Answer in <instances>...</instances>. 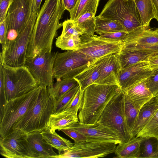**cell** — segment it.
Returning <instances> with one entry per match:
<instances>
[{"instance_id": "cell-49", "label": "cell", "mask_w": 158, "mask_h": 158, "mask_svg": "<svg viewBox=\"0 0 158 158\" xmlns=\"http://www.w3.org/2000/svg\"><path fill=\"white\" fill-rule=\"evenodd\" d=\"M155 97L156 99L158 100V93H157L156 96Z\"/></svg>"}, {"instance_id": "cell-15", "label": "cell", "mask_w": 158, "mask_h": 158, "mask_svg": "<svg viewBox=\"0 0 158 158\" xmlns=\"http://www.w3.org/2000/svg\"><path fill=\"white\" fill-rule=\"evenodd\" d=\"M123 41V47L130 50L158 52V28L139 27L128 33Z\"/></svg>"}, {"instance_id": "cell-29", "label": "cell", "mask_w": 158, "mask_h": 158, "mask_svg": "<svg viewBox=\"0 0 158 158\" xmlns=\"http://www.w3.org/2000/svg\"><path fill=\"white\" fill-rule=\"evenodd\" d=\"M139 12L142 26L149 28L151 20L155 19L152 0H135V1Z\"/></svg>"}, {"instance_id": "cell-34", "label": "cell", "mask_w": 158, "mask_h": 158, "mask_svg": "<svg viewBox=\"0 0 158 158\" xmlns=\"http://www.w3.org/2000/svg\"><path fill=\"white\" fill-rule=\"evenodd\" d=\"M80 88L78 84L60 98L55 99L52 114L64 110Z\"/></svg>"}, {"instance_id": "cell-50", "label": "cell", "mask_w": 158, "mask_h": 158, "mask_svg": "<svg viewBox=\"0 0 158 158\" xmlns=\"http://www.w3.org/2000/svg\"><path fill=\"white\" fill-rule=\"evenodd\" d=\"M133 0L134 1H135V0Z\"/></svg>"}, {"instance_id": "cell-33", "label": "cell", "mask_w": 158, "mask_h": 158, "mask_svg": "<svg viewBox=\"0 0 158 158\" xmlns=\"http://www.w3.org/2000/svg\"><path fill=\"white\" fill-rule=\"evenodd\" d=\"M95 15L93 13H86L81 16L74 23L84 31V34L92 36L95 32Z\"/></svg>"}, {"instance_id": "cell-24", "label": "cell", "mask_w": 158, "mask_h": 158, "mask_svg": "<svg viewBox=\"0 0 158 158\" xmlns=\"http://www.w3.org/2000/svg\"><path fill=\"white\" fill-rule=\"evenodd\" d=\"M79 121L77 115L72 112L64 110L51 114L47 127L52 130L61 131Z\"/></svg>"}, {"instance_id": "cell-14", "label": "cell", "mask_w": 158, "mask_h": 158, "mask_svg": "<svg viewBox=\"0 0 158 158\" xmlns=\"http://www.w3.org/2000/svg\"><path fill=\"white\" fill-rule=\"evenodd\" d=\"M33 0H14L10 6L5 19L7 34L17 36L24 29L32 13Z\"/></svg>"}, {"instance_id": "cell-37", "label": "cell", "mask_w": 158, "mask_h": 158, "mask_svg": "<svg viewBox=\"0 0 158 158\" xmlns=\"http://www.w3.org/2000/svg\"><path fill=\"white\" fill-rule=\"evenodd\" d=\"M63 30L61 35L67 37L70 35L80 36L84 34V31L70 19L65 20L62 23Z\"/></svg>"}, {"instance_id": "cell-6", "label": "cell", "mask_w": 158, "mask_h": 158, "mask_svg": "<svg viewBox=\"0 0 158 158\" xmlns=\"http://www.w3.org/2000/svg\"><path fill=\"white\" fill-rule=\"evenodd\" d=\"M0 64L4 73L6 102L23 95L39 86L25 66L12 67Z\"/></svg>"}, {"instance_id": "cell-30", "label": "cell", "mask_w": 158, "mask_h": 158, "mask_svg": "<svg viewBox=\"0 0 158 158\" xmlns=\"http://www.w3.org/2000/svg\"><path fill=\"white\" fill-rule=\"evenodd\" d=\"M123 105L125 122L128 130L131 134L135 126L140 108L135 106L130 100L124 97L123 94Z\"/></svg>"}, {"instance_id": "cell-47", "label": "cell", "mask_w": 158, "mask_h": 158, "mask_svg": "<svg viewBox=\"0 0 158 158\" xmlns=\"http://www.w3.org/2000/svg\"><path fill=\"white\" fill-rule=\"evenodd\" d=\"M42 0H33L32 12L39 14Z\"/></svg>"}, {"instance_id": "cell-28", "label": "cell", "mask_w": 158, "mask_h": 158, "mask_svg": "<svg viewBox=\"0 0 158 158\" xmlns=\"http://www.w3.org/2000/svg\"><path fill=\"white\" fill-rule=\"evenodd\" d=\"M138 158H158V139L142 137Z\"/></svg>"}, {"instance_id": "cell-42", "label": "cell", "mask_w": 158, "mask_h": 158, "mask_svg": "<svg viewBox=\"0 0 158 158\" xmlns=\"http://www.w3.org/2000/svg\"><path fill=\"white\" fill-rule=\"evenodd\" d=\"M14 0H0V23L5 19L7 10Z\"/></svg>"}, {"instance_id": "cell-48", "label": "cell", "mask_w": 158, "mask_h": 158, "mask_svg": "<svg viewBox=\"0 0 158 158\" xmlns=\"http://www.w3.org/2000/svg\"><path fill=\"white\" fill-rule=\"evenodd\" d=\"M155 15V19L158 22V0H152Z\"/></svg>"}, {"instance_id": "cell-26", "label": "cell", "mask_w": 158, "mask_h": 158, "mask_svg": "<svg viewBox=\"0 0 158 158\" xmlns=\"http://www.w3.org/2000/svg\"><path fill=\"white\" fill-rule=\"evenodd\" d=\"M142 137H135L127 143H120L116 146L114 153L120 158H138Z\"/></svg>"}, {"instance_id": "cell-17", "label": "cell", "mask_w": 158, "mask_h": 158, "mask_svg": "<svg viewBox=\"0 0 158 158\" xmlns=\"http://www.w3.org/2000/svg\"><path fill=\"white\" fill-rule=\"evenodd\" d=\"M66 128L74 129L96 140L111 142L116 144L121 143L115 133L98 122L86 124L79 121Z\"/></svg>"}, {"instance_id": "cell-12", "label": "cell", "mask_w": 158, "mask_h": 158, "mask_svg": "<svg viewBox=\"0 0 158 158\" xmlns=\"http://www.w3.org/2000/svg\"><path fill=\"white\" fill-rule=\"evenodd\" d=\"M116 145L111 142L96 140L74 143L71 148L58 154L55 158L103 157L114 153Z\"/></svg>"}, {"instance_id": "cell-11", "label": "cell", "mask_w": 158, "mask_h": 158, "mask_svg": "<svg viewBox=\"0 0 158 158\" xmlns=\"http://www.w3.org/2000/svg\"><path fill=\"white\" fill-rule=\"evenodd\" d=\"M58 52H44L26 59L25 66L39 86L50 88L53 86V69Z\"/></svg>"}, {"instance_id": "cell-31", "label": "cell", "mask_w": 158, "mask_h": 158, "mask_svg": "<svg viewBox=\"0 0 158 158\" xmlns=\"http://www.w3.org/2000/svg\"><path fill=\"white\" fill-rule=\"evenodd\" d=\"M126 31L121 23L118 20H112L96 17L95 32H101Z\"/></svg>"}, {"instance_id": "cell-36", "label": "cell", "mask_w": 158, "mask_h": 158, "mask_svg": "<svg viewBox=\"0 0 158 158\" xmlns=\"http://www.w3.org/2000/svg\"><path fill=\"white\" fill-rule=\"evenodd\" d=\"M80 43L79 36L72 35L64 37L60 35L56 40V45L64 50H77Z\"/></svg>"}, {"instance_id": "cell-46", "label": "cell", "mask_w": 158, "mask_h": 158, "mask_svg": "<svg viewBox=\"0 0 158 158\" xmlns=\"http://www.w3.org/2000/svg\"><path fill=\"white\" fill-rule=\"evenodd\" d=\"M78 0H63L66 10L69 12L72 10L75 7Z\"/></svg>"}, {"instance_id": "cell-22", "label": "cell", "mask_w": 158, "mask_h": 158, "mask_svg": "<svg viewBox=\"0 0 158 158\" xmlns=\"http://www.w3.org/2000/svg\"><path fill=\"white\" fill-rule=\"evenodd\" d=\"M158 110V100L152 98L140 108L134 127L131 133L133 138L143 127Z\"/></svg>"}, {"instance_id": "cell-39", "label": "cell", "mask_w": 158, "mask_h": 158, "mask_svg": "<svg viewBox=\"0 0 158 158\" xmlns=\"http://www.w3.org/2000/svg\"><path fill=\"white\" fill-rule=\"evenodd\" d=\"M61 131L73 139L74 143L90 140H96L72 129L66 128L61 130Z\"/></svg>"}, {"instance_id": "cell-4", "label": "cell", "mask_w": 158, "mask_h": 158, "mask_svg": "<svg viewBox=\"0 0 158 158\" xmlns=\"http://www.w3.org/2000/svg\"><path fill=\"white\" fill-rule=\"evenodd\" d=\"M98 16L119 21L128 33L143 26L139 12L133 0H109Z\"/></svg>"}, {"instance_id": "cell-16", "label": "cell", "mask_w": 158, "mask_h": 158, "mask_svg": "<svg viewBox=\"0 0 158 158\" xmlns=\"http://www.w3.org/2000/svg\"><path fill=\"white\" fill-rule=\"evenodd\" d=\"M154 72L148 61H141L121 69L118 77V85L123 91L138 82L147 79Z\"/></svg>"}, {"instance_id": "cell-7", "label": "cell", "mask_w": 158, "mask_h": 158, "mask_svg": "<svg viewBox=\"0 0 158 158\" xmlns=\"http://www.w3.org/2000/svg\"><path fill=\"white\" fill-rule=\"evenodd\" d=\"M41 87L39 86L23 95L7 101L0 107V138L13 131L14 125L26 112Z\"/></svg>"}, {"instance_id": "cell-32", "label": "cell", "mask_w": 158, "mask_h": 158, "mask_svg": "<svg viewBox=\"0 0 158 158\" xmlns=\"http://www.w3.org/2000/svg\"><path fill=\"white\" fill-rule=\"evenodd\" d=\"M79 83L74 78L56 80L52 87L49 88L55 99H57L77 85Z\"/></svg>"}, {"instance_id": "cell-23", "label": "cell", "mask_w": 158, "mask_h": 158, "mask_svg": "<svg viewBox=\"0 0 158 158\" xmlns=\"http://www.w3.org/2000/svg\"><path fill=\"white\" fill-rule=\"evenodd\" d=\"M158 52L130 50L123 47L118 53L121 69H124L139 62L148 61L153 55Z\"/></svg>"}, {"instance_id": "cell-1", "label": "cell", "mask_w": 158, "mask_h": 158, "mask_svg": "<svg viewBox=\"0 0 158 158\" xmlns=\"http://www.w3.org/2000/svg\"><path fill=\"white\" fill-rule=\"evenodd\" d=\"M65 10L63 0H45L30 38L26 58L52 52L54 39L63 25L60 22Z\"/></svg>"}, {"instance_id": "cell-20", "label": "cell", "mask_w": 158, "mask_h": 158, "mask_svg": "<svg viewBox=\"0 0 158 158\" xmlns=\"http://www.w3.org/2000/svg\"><path fill=\"white\" fill-rule=\"evenodd\" d=\"M109 55L95 60L74 78L79 83L81 91H84L87 86L94 83L98 79L105 62Z\"/></svg>"}, {"instance_id": "cell-44", "label": "cell", "mask_w": 158, "mask_h": 158, "mask_svg": "<svg viewBox=\"0 0 158 158\" xmlns=\"http://www.w3.org/2000/svg\"><path fill=\"white\" fill-rule=\"evenodd\" d=\"M0 100L3 101L2 106L6 102V98L4 89V73L1 64H0Z\"/></svg>"}, {"instance_id": "cell-25", "label": "cell", "mask_w": 158, "mask_h": 158, "mask_svg": "<svg viewBox=\"0 0 158 158\" xmlns=\"http://www.w3.org/2000/svg\"><path fill=\"white\" fill-rule=\"evenodd\" d=\"M41 132L44 140L52 148L57 150L59 154L71 148L74 144L70 140L59 135L55 131L51 130L47 127Z\"/></svg>"}, {"instance_id": "cell-9", "label": "cell", "mask_w": 158, "mask_h": 158, "mask_svg": "<svg viewBox=\"0 0 158 158\" xmlns=\"http://www.w3.org/2000/svg\"><path fill=\"white\" fill-rule=\"evenodd\" d=\"M92 63L78 50L58 52L54 62L53 77L56 80L73 78Z\"/></svg>"}, {"instance_id": "cell-5", "label": "cell", "mask_w": 158, "mask_h": 158, "mask_svg": "<svg viewBox=\"0 0 158 158\" xmlns=\"http://www.w3.org/2000/svg\"><path fill=\"white\" fill-rule=\"evenodd\" d=\"M38 15L32 12L24 30L15 40L2 47L0 64L12 67L25 66L27 46Z\"/></svg>"}, {"instance_id": "cell-41", "label": "cell", "mask_w": 158, "mask_h": 158, "mask_svg": "<svg viewBox=\"0 0 158 158\" xmlns=\"http://www.w3.org/2000/svg\"><path fill=\"white\" fill-rule=\"evenodd\" d=\"M128 32L125 31L104 32L99 33L100 36L107 39L117 41H123Z\"/></svg>"}, {"instance_id": "cell-38", "label": "cell", "mask_w": 158, "mask_h": 158, "mask_svg": "<svg viewBox=\"0 0 158 158\" xmlns=\"http://www.w3.org/2000/svg\"><path fill=\"white\" fill-rule=\"evenodd\" d=\"M84 91H81L80 87L77 93L65 110L72 112L77 115L82 102Z\"/></svg>"}, {"instance_id": "cell-43", "label": "cell", "mask_w": 158, "mask_h": 158, "mask_svg": "<svg viewBox=\"0 0 158 158\" xmlns=\"http://www.w3.org/2000/svg\"><path fill=\"white\" fill-rule=\"evenodd\" d=\"M7 29L5 20L0 23V43L2 47L4 46L6 43Z\"/></svg>"}, {"instance_id": "cell-45", "label": "cell", "mask_w": 158, "mask_h": 158, "mask_svg": "<svg viewBox=\"0 0 158 158\" xmlns=\"http://www.w3.org/2000/svg\"><path fill=\"white\" fill-rule=\"evenodd\" d=\"M150 67L155 70L158 68V53L152 55L148 60Z\"/></svg>"}, {"instance_id": "cell-2", "label": "cell", "mask_w": 158, "mask_h": 158, "mask_svg": "<svg viewBox=\"0 0 158 158\" xmlns=\"http://www.w3.org/2000/svg\"><path fill=\"white\" fill-rule=\"evenodd\" d=\"M122 90L116 85L92 84L84 90L78 118L83 123L97 122L105 108L112 98Z\"/></svg>"}, {"instance_id": "cell-10", "label": "cell", "mask_w": 158, "mask_h": 158, "mask_svg": "<svg viewBox=\"0 0 158 158\" xmlns=\"http://www.w3.org/2000/svg\"><path fill=\"white\" fill-rule=\"evenodd\" d=\"M80 43L77 50L91 62L101 57L119 53L123 48V41L111 40L94 35L83 34L80 36Z\"/></svg>"}, {"instance_id": "cell-40", "label": "cell", "mask_w": 158, "mask_h": 158, "mask_svg": "<svg viewBox=\"0 0 158 158\" xmlns=\"http://www.w3.org/2000/svg\"><path fill=\"white\" fill-rule=\"evenodd\" d=\"M147 85L155 97L158 93V68L147 79Z\"/></svg>"}, {"instance_id": "cell-35", "label": "cell", "mask_w": 158, "mask_h": 158, "mask_svg": "<svg viewBox=\"0 0 158 158\" xmlns=\"http://www.w3.org/2000/svg\"><path fill=\"white\" fill-rule=\"evenodd\" d=\"M135 137L158 139V110Z\"/></svg>"}, {"instance_id": "cell-21", "label": "cell", "mask_w": 158, "mask_h": 158, "mask_svg": "<svg viewBox=\"0 0 158 158\" xmlns=\"http://www.w3.org/2000/svg\"><path fill=\"white\" fill-rule=\"evenodd\" d=\"M27 139L36 158H55L57 155L53 148L43 138L40 132L35 131L28 134Z\"/></svg>"}, {"instance_id": "cell-8", "label": "cell", "mask_w": 158, "mask_h": 158, "mask_svg": "<svg viewBox=\"0 0 158 158\" xmlns=\"http://www.w3.org/2000/svg\"><path fill=\"white\" fill-rule=\"evenodd\" d=\"M123 97V93L121 90L109 102L97 122L115 133L121 143H127L133 138L130 133L125 122Z\"/></svg>"}, {"instance_id": "cell-18", "label": "cell", "mask_w": 158, "mask_h": 158, "mask_svg": "<svg viewBox=\"0 0 158 158\" xmlns=\"http://www.w3.org/2000/svg\"><path fill=\"white\" fill-rule=\"evenodd\" d=\"M147 79L138 82L123 91L124 97L140 108L154 97L147 85Z\"/></svg>"}, {"instance_id": "cell-19", "label": "cell", "mask_w": 158, "mask_h": 158, "mask_svg": "<svg viewBox=\"0 0 158 158\" xmlns=\"http://www.w3.org/2000/svg\"><path fill=\"white\" fill-rule=\"evenodd\" d=\"M121 69L118 53L110 55L105 62L99 78L94 83L118 85V77Z\"/></svg>"}, {"instance_id": "cell-27", "label": "cell", "mask_w": 158, "mask_h": 158, "mask_svg": "<svg viewBox=\"0 0 158 158\" xmlns=\"http://www.w3.org/2000/svg\"><path fill=\"white\" fill-rule=\"evenodd\" d=\"M99 0H78L74 8L69 12L70 19L74 22L87 12L96 15Z\"/></svg>"}, {"instance_id": "cell-13", "label": "cell", "mask_w": 158, "mask_h": 158, "mask_svg": "<svg viewBox=\"0 0 158 158\" xmlns=\"http://www.w3.org/2000/svg\"><path fill=\"white\" fill-rule=\"evenodd\" d=\"M0 153L7 158H36L27 139V134L19 129L0 138Z\"/></svg>"}, {"instance_id": "cell-3", "label": "cell", "mask_w": 158, "mask_h": 158, "mask_svg": "<svg viewBox=\"0 0 158 158\" xmlns=\"http://www.w3.org/2000/svg\"><path fill=\"white\" fill-rule=\"evenodd\" d=\"M55 100L49 89L41 87L26 112L14 125L13 130L19 129L26 134L44 130L53 113Z\"/></svg>"}]
</instances>
